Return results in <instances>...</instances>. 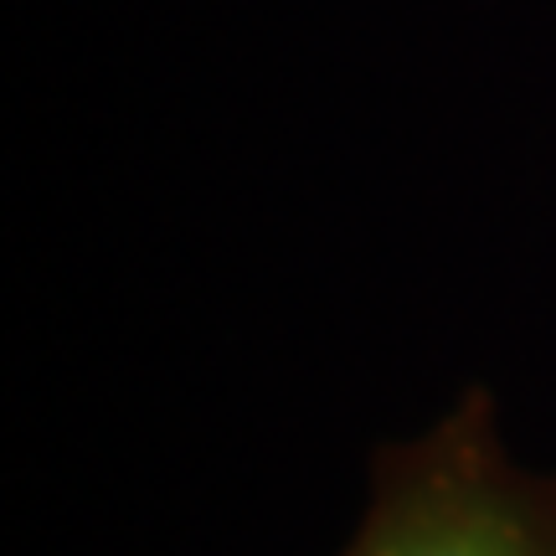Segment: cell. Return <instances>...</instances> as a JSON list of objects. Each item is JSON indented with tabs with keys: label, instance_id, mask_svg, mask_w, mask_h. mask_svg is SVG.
I'll use <instances>...</instances> for the list:
<instances>
[{
	"label": "cell",
	"instance_id": "obj_1",
	"mask_svg": "<svg viewBox=\"0 0 556 556\" xmlns=\"http://www.w3.org/2000/svg\"><path fill=\"white\" fill-rule=\"evenodd\" d=\"M340 556H556V475L505 448L484 387L387 448Z\"/></svg>",
	"mask_w": 556,
	"mask_h": 556
}]
</instances>
